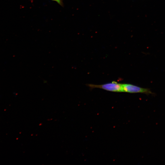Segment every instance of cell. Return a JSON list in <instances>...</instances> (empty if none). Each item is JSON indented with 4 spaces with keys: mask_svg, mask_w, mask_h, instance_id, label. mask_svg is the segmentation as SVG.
<instances>
[{
    "mask_svg": "<svg viewBox=\"0 0 165 165\" xmlns=\"http://www.w3.org/2000/svg\"><path fill=\"white\" fill-rule=\"evenodd\" d=\"M87 85L91 89L98 88L111 92H124L122 84L115 81L101 85L89 84Z\"/></svg>",
    "mask_w": 165,
    "mask_h": 165,
    "instance_id": "1",
    "label": "cell"
},
{
    "mask_svg": "<svg viewBox=\"0 0 165 165\" xmlns=\"http://www.w3.org/2000/svg\"><path fill=\"white\" fill-rule=\"evenodd\" d=\"M124 92L131 93H141L146 94H153L149 89L144 88L129 83L122 84Z\"/></svg>",
    "mask_w": 165,
    "mask_h": 165,
    "instance_id": "2",
    "label": "cell"
},
{
    "mask_svg": "<svg viewBox=\"0 0 165 165\" xmlns=\"http://www.w3.org/2000/svg\"><path fill=\"white\" fill-rule=\"evenodd\" d=\"M53 1L56 2L59 5L62 7H64V5L63 0H51Z\"/></svg>",
    "mask_w": 165,
    "mask_h": 165,
    "instance_id": "3",
    "label": "cell"
}]
</instances>
